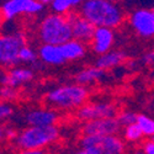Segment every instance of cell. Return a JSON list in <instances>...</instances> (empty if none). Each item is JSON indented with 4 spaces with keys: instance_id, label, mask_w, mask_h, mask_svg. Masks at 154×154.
Returning a JSON list of instances; mask_svg holds the SVG:
<instances>
[{
    "instance_id": "19",
    "label": "cell",
    "mask_w": 154,
    "mask_h": 154,
    "mask_svg": "<svg viewBox=\"0 0 154 154\" xmlns=\"http://www.w3.org/2000/svg\"><path fill=\"white\" fill-rule=\"evenodd\" d=\"M144 137L140 127L137 123H132V125H128L125 126V130H123V139L128 143H137L140 142L142 138Z\"/></svg>"
},
{
    "instance_id": "5",
    "label": "cell",
    "mask_w": 154,
    "mask_h": 154,
    "mask_svg": "<svg viewBox=\"0 0 154 154\" xmlns=\"http://www.w3.org/2000/svg\"><path fill=\"white\" fill-rule=\"evenodd\" d=\"M80 154H122L126 144L117 134H84L79 140Z\"/></svg>"
},
{
    "instance_id": "18",
    "label": "cell",
    "mask_w": 154,
    "mask_h": 154,
    "mask_svg": "<svg viewBox=\"0 0 154 154\" xmlns=\"http://www.w3.org/2000/svg\"><path fill=\"white\" fill-rule=\"evenodd\" d=\"M104 76H105V70L99 68L97 66H94L80 70L75 75V82L82 85H89L101 80Z\"/></svg>"
},
{
    "instance_id": "34",
    "label": "cell",
    "mask_w": 154,
    "mask_h": 154,
    "mask_svg": "<svg viewBox=\"0 0 154 154\" xmlns=\"http://www.w3.org/2000/svg\"><path fill=\"white\" fill-rule=\"evenodd\" d=\"M109 2H113V3H120L121 0H109Z\"/></svg>"
},
{
    "instance_id": "29",
    "label": "cell",
    "mask_w": 154,
    "mask_h": 154,
    "mask_svg": "<svg viewBox=\"0 0 154 154\" xmlns=\"http://www.w3.org/2000/svg\"><path fill=\"white\" fill-rule=\"evenodd\" d=\"M25 153H26V154H43L45 150L43 149H32V150H27Z\"/></svg>"
},
{
    "instance_id": "16",
    "label": "cell",
    "mask_w": 154,
    "mask_h": 154,
    "mask_svg": "<svg viewBox=\"0 0 154 154\" xmlns=\"http://www.w3.org/2000/svg\"><path fill=\"white\" fill-rule=\"evenodd\" d=\"M60 48L66 60H69V62L83 58L86 54V43L76 40V38H70L67 42L62 43Z\"/></svg>"
},
{
    "instance_id": "26",
    "label": "cell",
    "mask_w": 154,
    "mask_h": 154,
    "mask_svg": "<svg viewBox=\"0 0 154 154\" xmlns=\"http://www.w3.org/2000/svg\"><path fill=\"white\" fill-rule=\"evenodd\" d=\"M142 150L146 154H154V140L150 138L149 140H146L142 146Z\"/></svg>"
},
{
    "instance_id": "15",
    "label": "cell",
    "mask_w": 154,
    "mask_h": 154,
    "mask_svg": "<svg viewBox=\"0 0 154 154\" xmlns=\"http://www.w3.org/2000/svg\"><path fill=\"white\" fill-rule=\"evenodd\" d=\"M38 58L42 63L48 66H60L67 62L62 52L60 45L52 43H42V46L38 48Z\"/></svg>"
},
{
    "instance_id": "28",
    "label": "cell",
    "mask_w": 154,
    "mask_h": 154,
    "mask_svg": "<svg viewBox=\"0 0 154 154\" xmlns=\"http://www.w3.org/2000/svg\"><path fill=\"white\" fill-rule=\"evenodd\" d=\"M17 134L19 133H16V131L11 130V128H8V130L5 131V138L9 139V140H15L17 138Z\"/></svg>"
},
{
    "instance_id": "11",
    "label": "cell",
    "mask_w": 154,
    "mask_h": 154,
    "mask_svg": "<svg viewBox=\"0 0 154 154\" xmlns=\"http://www.w3.org/2000/svg\"><path fill=\"white\" fill-rule=\"evenodd\" d=\"M120 131H121V125L117 117L90 120L86 121V123L83 127L84 134L107 136V134H117Z\"/></svg>"
},
{
    "instance_id": "33",
    "label": "cell",
    "mask_w": 154,
    "mask_h": 154,
    "mask_svg": "<svg viewBox=\"0 0 154 154\" xmlns=\"http://www.w3.org/2000/svg\"><path fill=\"white\" fill-rule=\"evenodd\" d=\"M3 20H4V15H3V11H2V8H0V25H2Z\"/></svg>"
},
{
    "instance_id": "7",
    "label": "cell",
    "mask_w": 154,
    "mask_h": 154,
    "mask_svg": "<svg viewBox=\"0 0 154 154\" xmlns=\"http://www.w3.org/2000/svg\"><path fill=\"white\" fill-rule=\"evenodd\" d=\"M43 9L45 5L38 0H5L2 5L4 19L9 21L21 15H37Z\"/></svg>"
},
{
    "instance_id": "24",
    "label": "cell",
    "mask_w": 154,
    "mask_h": 154,
    "mask_svg": "<svg viewBox=\"0 0 154 154\" xmlns=\"http://www.w3.org/2000/svg\"><path fill=\"white\" fill-rule=\"evenodd\" d=\"M17 96L16 88L10 86V85H3L0 88V99L4 101H11L15 100Z\"/></svg>"
},
{
    "instance_id": "36",
    "label": "cell",
    "mask_w": 154,
    "mask_h": 154,
    "mask_svg": "<svg viewBox=\"0 0 154 154\" xmlns=\"http://www.w3.org/2000/svg\"><path fill=\"white\" fill-rule=\"evenodd\" d=\"M153 110H154V101H153Z\"/></svg>"
},
{
    "instance_id": "32",
    "label": "cell",
    "mask_w": 154,
    "mask_h": 154,
    "mask_svg": "<svg viewBox=\"0 0 154 154\" xmlns=\"http://www.w3.org/2000/svg\"><path fill=\"white\" fill-rule=\"evenodd\" d=\"M38 2H41L43 5H48V4H51L53 2V0H38Z\"/></svg>"
},
{
    "instance_id": "37",
    "label": "cell",
    "mask_w": 154,
    "mask_h": 154,
    "mask_svg": "<svg viewBox=\"0 0 154 154\" xmlns=\"http://www.w3.org/2000/svg\"><path fill=\"white\" fill-rule=\"evenodd\" d=\"M153 10H154V9H153Z\"/></svg>"
},
{
    "instance_id": "14",
    "label": "cell",
    "mask_w": 154,
    "mask_h": 154,
    "mask_svg": "<svg viewBox=\"0 0 154 154\" xmlns=\"http://www.w3.org/2000/svg\"><path fill=\"white\" fill-rule=\"evenodd\" d=\"M29 126H52L58 121V115L54 110L49 109H33L25 116Z\"/></svg>"
},
{
    "instance_id": "30",
    "label": "cell",
    "mask_w": 154,
    "mask_h": 154,
    "mask_svg": "<svg viewBox=\"0 0 154 154\" xmlns=\"http://www.w3.org/2000/svg\"><path fill=\"white\" fill-rule=\"evenodd\" d=\"M86 0H72V3H73V6H80L83 3H85Z\"/></svg>"
},
{
    "instance_id": "2",
    "label": "cell",
    "mask_w": 154,
    "mask_h": 154,
    "mask_svg": "<svg viewBox=\"0 0 154 154\" xmlns=\"http://www.w3.org/2000/svg\"><path fill=\"white\" fill-rule=\"evenodd\" d=\"M89 96L85 85L79 83L60 85L52 89L46 96V102L58 110H73L84 105Z\"/></svg>"
},
{
    "instance_id": "4",
    "label": "cell",
    "mask_w": 154,
    "mask_h": 154,
    "mask_svg": "<svg viewBox=\"0 0 154 154\" xmlns=\"http://www.w3.org/2000/svg\"><path fill=\"white\" fill-rule=\"evenodd\" d=\"M58 138L59 131L56 125L29 126L17 134L15 143L25 153L32 149H43L47 146L54 143Z\"/></svg>"
},
{
    "instance_id": "3",
    "label": "cell",
    "mask_w": 154,
    "mask_h": 154,
    "mask_svg": "<svg viewBox=\"0 0 154 154\" xmlns=\"http://www.w3.org/2000/svg\"><path fill=\"white\" fill-rule=\"evenodd\" d=\"M38 37L42 43L62 45L73 38L72 25L67 15L52 14L46 15L38 26Z\"/></svg>"
},
{
    "instance_id": "8",
    "label": "cell",
    "mask_w": 154,
    "mask_h": 154,
    "mask_svg": "<svg viewBox=\"0 0 154 154\" xmlns=\"http://www.w3.org/2000/svg\"><path fill=\"white\" fill-rule=\"evenodd\" d=\"M76 116L82 121H90L96 119H109L117 116V109L112 102H89V104L82 105L78 111Z\"/></svg>"
},
{
    "instance_id": "9",
    "label": "cell",
    "mask_w": 154,
    "mask_h": 154,
    "mask_svg": "<svg viewBox=\"0 0 154 154\" xmlns=\"http://www.w3.org/2000/svg\"><path fill=\"white\" fill-rule=\"evenodd\" d=\"M130 25L132 29L144 38L154 37V10L148 8H138L131 12Z\"/></svg>"
},
{
    "instance_id": "17",
    "label": "cell",
    "mask_w": 154,
    "mask_h": 154,
    "mask_svg": "<svg viewBox=\"0 0 154 154\" xmlns=\"http://www.w3.org/2000/svg\"><path fill=\"white\" fill-rule=\"evenodd\" d=\"M125 60H126V54L122 51H111L110 49L109 52L99 56L95 66H97L99 68L104 69V70H107V69L120 67Z\"/></svg>"
},
{
    "instance_id": "31",
    "label": "cell",
    "mask_w": 154,
    "mask_h": 154,
    "mask_svg": "<svg viewBox=\"0 0 154 154\" xmlns=\"http://www.w3.org/2000/svg\"><path fill=\"white\" fill-rule=\"evenodd\" d=\"M4 136H5V131L3 130V127H2V125H0V142H2V140H3Z\"/></svg>"
},
{
    "instance_id": "25",
    "label": "cell",
    "mask_w": 154,
    "mask_h": 154,
    "mask_svg": "<svg viewBox=\"0 0 154 154\" xmlns=\"http://www.w3.org/2000/svg\"><path fill=\"white\" fill-rule=\"evenodd\" d=\"M12 112H14V109L8 101H0V122L6 121L12 115Z\"/></svg>"
},
{
    "instance_id": "6",
    "label": "cell",
    "mask_w": 154,
    "mask_h": 154,
    "mask_svg": "<svg viewBox=\"0 0 154 154\" xmlns=\"http://www.w3.org/2000/svg\"><path fill=\"white\" fill-rule=\"evenodd\" d=\"M26 38L22 32H11L0 35V67L11 68L20 63L19 53Z\"/></svg>"
},
{
    "instance_id": "27",
    "label": "cell",
    "mask_w": 154,
    "mask_h": 154,
    "mask_svg": "<svg viewBox=\"0 0 154 154\" xmlns=\"http://www.w3.org/2000/svg\"><path fill=\"white\" fill-rule=\"evenodd\" d=\"M143 63L147 64V66H154V51H152V52H147L143 58H142Z\"/></svg>"
},
{
    "instance_id": "20",
    "label": "cell",
    "mask_w": 154,
    "mask_h": 154,
    "mask_svg": "<svg viewBox=\"0 0 154 154\" xmlns=\"http://www.w3.org/2000/svg\"><path fill=\"white\" fill-rule=\"evenodd\" d=\"M136 123L140 127L143 134L147 137H152L154 134V119L148 116V115L144 113H140L137 115V121Z\"/></svg>"
},
{
    "instance_id": "1",
    "label": "cell",
    "mask_w": 154,
    "mask_h": 154,
    "mask_svg": "<svg viewBox=\"0 0 154 154\" xmlns=\"http://www.w3.org/2000/svg\"><path fill=\"white\" fill-rule=\"evenodd\" d=\"M79 12L96 27L116 29L125 20V11L119 3L109 0H86L80 5Z\"/></svg>"
},
{
    "instance_id": "13",
    "label": "cell",
    "mask_w": 154,
    "mask_h": 154,
    "mask_svg": "<svg viewBox=\"0 0 154 154\" xmlns=\"http://www.w3.org/2000/svg\"><path fill=\"white\" fill-rule=\"evenodd\" d=\"M33 79V72L26 67H11L8 73H4L0 78L2 85H10L14 88H19L30 83Z\"/></svg>"
},
{
    "instance_id": "21",
    "label": "cell",
    "mask_w": 154,
    "mask_h": 154,
    "mask_svg": "<svg viewBox=\"0 0 154 154\" xmlns=\"http://www.w3.org/2000/svg\"><path fill=\"white\" fill-rule=\"evenodd\" d=\"M19 59H20V63H23V64H33L38 60V53H36V51L27 46V45H23L20 49V53H19Z\"/></svg>"
},
{
    "instance_id": "23",
    "label": "cell",
    "mask_w": 154,
    "mask_h": 154,
    "mask_svg": "<svg viewBox=\"0 0 154 154\" xmlns=\"http://www.w3.org/2000/svg\"><path fill=\"white\" fill-rule=\"evenodd\" d=\"M116 117H117V120H119V122L122 127L136 123V121H137V115L132 111H122L117 115Z\"/></svg>"
},
{
    "instance_id": "12",
    "label": "cell",
    "mask_w": 154,
    "mask_h": 154,
    "mask_svg": "<svg viewBox=\"0 0 154 154\" xmlns=\"http://www.w3.org/2000/svg\"><path fill=\"white\" fill-rule=\"evenodd\" d=\"M115 43V32L111 27L105 26H99L95 29L93 40L90 41V47L93 52L96 54L106 53L112 48Z\"/></svg>"
},
{
    "instance_id": "35",
    "label": "cell",
    "mask_w": 154,
    "mask_h": 154,
    "mask_svg": "<svg viewBox=\"0 0 154 154\" xmlns=\"http://www.w3.org/2000/svg\"><path fill=\"white\" fill-rule=\"evenodd\" d=\"M152 139H153V140H154V134H153V136H152Z\"/></svg>"
},
{
    "instance_id": "10",
    "label": "cell",
    "mask_w": 154,
    "mask_h": 154,
    "mask_svg": "<svg viewBox=\"0 0 154 154\" xmlns=\"http://www.w3.org/2000/svg\"><path fill=\"white\" fill-rule=\"evenodd\" d=\"M67 17L70 21L72 31H73V38H76L79 41H83L85 43H89L93 40V36L95 32L96 26L90 22L86 17H84L80 12H68Z\"/></svg>"
},
{
    "instance_id": "22",
    "label": "cell",
    "mask_w": 154,
    "mask_h": 154,
    "mask_svg": "<svg viewBox=\"0 0 154 154\" xmlns=\"http://www.w3.org/2000/svg\"><path fill=\"white\" fill-rule=\"evenodd\" d=\"M52 12H57V14H62V15H67L70 11L73 6L72 0H53L52 3L49 4Z\"/></svg>"
}]
</instances>
